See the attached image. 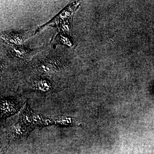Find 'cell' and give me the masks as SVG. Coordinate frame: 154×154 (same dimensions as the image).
Instances as JSON below:
<instances>
[{
  "instance_id": "cell-5",
  "label": "cell",
  "mask_w": 154,
  "mask_h": 154,
  "mask_svg": "<svg viewBox=\"0 0 154 154\" xmlns=\"http://www.w3.org/2000/svg\"><path fill=\"white\" fill-rule=\"evenodd\" d=\"M2 116H9L16 113L17 111V105L13 101L7 100L2 98Z\"/></svg>"
},
{
  "instance_id": "cell-3",
  "label": "cell",
  "mask_w": 154,
  "mask_h": 154,
  "mask_svg": "<svg viewBox=\"0 0 154 154\" xmlns=\"http://www.w3.org/2000/svg\"><path fill=\"white\" fill-rule=\"evenodd\" d=\"M19 121L28 128L33 126V113L30 111L29 106L26 105L20 114Z\"/></svg>"
},
{
  "instance_id": "cell-6",
  "label": "cell",
  "mask_w": 154,
  "mask_h": 154,
  "mask_svg": "<svg viewBox=\"0 0 154 154\" xmlns=\"http://www.w3.org/2000/svg\"><path fill=\"white\" fill-rule=\"evenodd\" d=\"M38 68L40 71L47 73L54 72L57 69L55 64L50 61L43 62L39 65Z\"/></svg>"
},
{
  "instance_id": "cell-2",
  "label": "cell",
  "mask_w": 154,
  "mask_h": 154,
  "mask_svg": "<svg viewBox=\"0 0 154 154\" xmlns=\"http://www.w3.org/2000/svg\"><path fill=\"white\" fill-rule=\"evenodd\" d=\"M29 35V34L26 33L8 32L3 34L2 37L12 45H21L23 44L25 39L28 38Z\"/></svg>"
},
{
  "instance_id": "cell-9",
  "label": "cell",
  "mask_w": 154,
  "mask_h": 154,
  "mask_svg": "<svg viewBox=\"0 0 154 154\" xmlns=\"http://www.w3.org/2000/svg\"><path fill=\"white\" fill-rule=\"evenodd\" d=\"M58 40L61 43H63L66 45H68V46H72V44L71 42L69 40L67 37L65 36H63L62 35H59L58 36Z\"/></svg>"
},
{
  "instance_id": "cell-1",
  "label": "cell",
  "mask_w": 154,
  "mask_h": 154,
  "mask_svg": "<svg viewBox=\"0 0 154 154\" xmlns=\"http://www.w3.org/2000/svg\"><path fill=\"white\" fill-rule=\"evenodd\" d=\"M28 132V128L19 121L11 127L8 131V136L12 140H20L26 137Z\"/></svg>"
},
{
  "instance_id": "cell-8",
  "label": "cell",
  "mask_w": 154,
  "mask_h": 154,
  "mask_svg": "<svg viewBox=\"0 0 154 154\" xmlns=\"http://www.w3.org/2000/svg\"><path fill=\"white\" fill-rule=\"evenodd\" d=\"M53 122L64 125H79L80 124L76 119L74 118H67V117H59V118L52 119Z\"/></svg>"
},
{
  "instance_id": "cell-7",
  "label": "cell",
  "mask_w": 154,
  "mask_h": 154,
  "mask_svg": "<svg viewBox=\"0 0 154 154\" xmlns=\"http://www.w3.org/2000/svg\"><path fill=\"white\" fill-rule=\"evenodd\" d=\"M34 85L37 90L42 92H48L51 89V84L46 80H38L35 82Z\"/></svg>"
},
{
  "instance_id": "cell-4",
  "label": "cell",
  "mask_w": 154,
  "mask_h": 154,
  "mask_svg": "<svg viewBox=\"0 0 154 154\" xmlns=\"http://www.w3.org/2000/svg\"><path fill=\"white\" fill-rule=\"evenodd\" d=\"M11 49L15 56L24 59H29L35 53L20 45H11Z\"/></svg>"
}]
</instances>
